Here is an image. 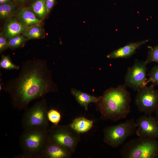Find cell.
<instances>
[{"label":"cell","instance_id":"1","mask_svg":"<svg viewBox=\"0 0 158 158\" xmlns=\"http://www.w3.org/2000/svg\"><path fill=\"white\" fill-rule=\"evenodd\" d=\"M20 69L17 76L7 81L2 88L9 95L15 108L26 109L33 100L57 91L45 60H28L23 63Z\"/></svg>","mask_w":158,"mask_h":158},{"label":"cell","instance_id":"2","mask_svg":"<svg viewBox=\"0 0 158 158\" xmlns=\"http://www.w3.org/2000/svg\"><path fill=\"white\" fill-rule=\"evenodd\" d=\"M131 95L124 84L105 90L96 103L100 119L116 121L125 118L130 110Z\"/></svg>","mask_w":158,"mask_h":158},{"label":"cell","instance_id":"3","mask_svg":"<svg viewBox=\"0 0 158 158\" xmlns=\"http://www.w3.org/2000/svg\"><path fill=\"white\" fill-rule=\"evenodd\" d=\"M47 130H24L19 140L22 153L15 158H40L42 151L48 140Z\"/></svg>","mask_w":158,"mask_h":158},{"label":"cell","instance_id":"4","mask_svg":"<svg viewBox=\"0 0 158 158\" xmlns=\"http://www.w3.org/2000/svg\"><path fill=\"white\" fill-rule=\"evenodd\" d=\"M120 154L123 158H158V141L138 137L125 144Z\"/></svg>","mask_w":158,"mask_h":158},{"label":"cell","instance_id":"5","mask_svg":"<svg viewBox=\"0 0 158 158\" xmlns=\"http://www.w3.org/2000/svg\"><path fill=\"white\" fill-rule=\"evenodd\" d=\"M47 105L45 99L37 101L31 107L26 109L23 115L21 124L24 130L48 129Z\"/></svg>","mask_w":158,"mask_h":158},{"label":"cell","instance_id":"6","mask_svg":"<svg viewBox=\"0 0 158 158\" xmlns=\"http://www.w3.org/2000/svg\"><path fill=\"white\" fill-rule=\"evenodd\" d=\"M137 128L133 118L116 125L107 127L103 130L104 142L113 148H117L135 133Z\"/></svg>","mask_w":158,"mask_h":158},{"label":"cell","instance_id":"7","mask_svg":"<svg viewBox=\"0 0 158 158\" xmlns=\"http://www.w3.org/2000/svg\"><path fill=\"white\" fill-rule=\"evenodd\" d=\"M47 132L50 140L75 152L80 140V134L69 125H53Z\"/></svg>","mask_w":158,"mask_h":158},{"label":"cell","instance_id":"8","mask_svg":"<svg viewBox=\"0 0 158 158\" xmlns=\"http://www.w3.org/2000/svg\"><path fill=\"white\" fill-rule=\"evenodd\" d=\"M135 103L139 111L150 115L158 108V90L150 85L138 90Z\"/></svg>","mask_w":158,"mask_h":158},{"label":"cell","instance_id":"9","mask_svg":"<svg viewBox=\"0 0 158 158\" xmlns=\"http://www.w3.org/2000/svg\"><path fill=\"white\" fill-rule=\"evenodd\" d=\"M147 70L145 61L135 60L133 65L127 70L124 84L135 91L147 86L149 82L146 78Z\"/></svg>","mask_w":158,"mask_h":158},{"label":"cell","instance_id":"10","mask_svg":"<svg viewBox=\"0 0 158 158\" xmlns=\"http://www.w3.org/2000/svg\"><path fill=\"white\" fill-rule=\"evenodd\" d=\"M136 122L135 133L138 137L158 139V123L156 117L151 115L142 116Z\"/></svg>","mask_w":158,"mask_h":158},{"label":"cell","instance_id":"11","mask_svg":"<svg viewBox=\"0 0 158 158\" xmlns=\"http://www.w3.org/2000/svg\"><path fill=\"white\" fill-rule=\"evenodd\" d=\"M72 153L67 148L48 140L40 158H70Z\"/></svg>","mask_w":158,"mask_h":158},{"label":"cell","instance_id":"12","mask_svg":"<svg viewBox=\"0 0 158 158\" xmlns=\"http://www.w3.org/2000/svg\"><path fill=\"white\" fill-rule=\"evenodd\" d=\"M148 41L147 40L129 43L116 49L108 54L109 59H126L130 57L141 46Z\"/></svg>","mask_w":158,"mask_h":158},{"label":"cell","instance_id":"13","mask_svg":"<svg viewBox=\"0 0 158 158\" xmlns=\"http://www.w3.org/2000/svg\"><path fill=\"white\" fill-rule=\"evenodd\" d=\"M16 18L28 27L40 25L42 21L39 20L28 6L19 7L17 12Z\"/></svg>","mask_w":158,"mask_h":158},{"label":"cell","instance_id":"14","mask_svg":"<svg viewBox=\"0 0 158 158\" xmlns=\"http://www.w3.org/2000/svg\"><path fill=\"white\" fill-rule=\"evenodd\" d=\"M28 28L16 17L11 18L6 24L4 32L8 40L16 36L23 34Z\"/></svg>","mask_w":158,"mask_h":158},{"label":"cell","instance_id":"15","mask_svg":"<svg viewBox=\"0 0 158 158\" xmlns=\"http://www.w3.org/2000/svg\"><path fill=\"white\" fill-rule=\"evenodd\" d=\"M71 92L77 102L86 111L88 110V106L90 103H96L101 97L91 95L73 88L71 89Z\"/></svg>","mask_w":158,"mask_h":158},{"label":"cell","instance_id":"16","mask_svg":"<svg viewBox=\"0 0 158 158\" xmlns=\"http://www.w3.org/2000/svg\"><path fill=\"white\" fill-rule=\"evenodd\" d=\"M94 122L84 117H80L74 119L69 125L78 133L87 132L93 126Z\"/></svg>","mask_w":158,"mask_h":158},{"label":"cell","instance_id":"17","mask_svg":"<svg viewBox=\"0 0 158 158\" xmlns=\"http://www.w3.org/2000/svg\"><path fill=\"white\" fill-rule=\"evenodd\" d=\"M28 7L41 21L47 16L46 0H32Z\"/></svg>","mask_w":158,"mask_h":158},{"label":"cell","instance_id":"18","mask_svg":"<svg viewBox=\"0 0 158 158\" xmlns=\"http://www.w3.org/2000/svg\"><path fill=\"white\" fill-rule=\"evenodd\" d=\"M19 7L13 1L0 5V19L10 18L15 13L17 12Z\"/></svg>","mask_w":158,"mask_h":158},{"label":"cell","instance_id":"19","mask_svg":"<svg viewBox=\"0 0 158 158\" xmlns=\"http://www.w3.org/2000/svg\"><path fill=\"white\" fill-rule=\"evenodd\" d=\"M23 34L29 40L43 38L45 33L43 27L37 25L28 27Z\"/></svg>","mask_w":158,"mask_h":158},{"label":"cell","instance_id":"20","mask_svg":"<svg viewBox=\"0 0 158 158\" xmlns=\"http://www.w3.org/2000/svg\"><path fill=\"white\" fill-rule=\"evenodd\" d=\"M28 40L23 34L13 37L8 40V47L11 49H15L22 47Z\"/></svg>","mask_w":158,"mask_h":158},{"label":"cell","instance_id":"21","mask_svg":"<svg viewBox=\"0 0 158 158\" xmlns=\"http://www.w3.org/2000/svg\"><path fill=\"white\" fill-rule=\"evenodd\" d=\"M1 68L7 70H19L20 67L13 63L10 56L8 55H3L0 61Z\"/></svg>","mask_w":158,"mask_h":158},{"label":"cell","instance_id":"22","mask_svg":"<svg viewBox=\"0 0 158 158\" xmlns=\"http://www.w3.org/2000/svg\"><path fill=\"white\" fill-rule=\"evenodd\" d=\"M47 116L49 121L54 125H58L61 118V113L58 110L53 109L48 110Z\"/></svg>","mask_w":158,"mask_h":158},{"label":"cell","instance_id":"23","mask_svg":"<svg viewBox=\"0 0 158 158\" xmlns=\"http://www.w3.org/2000/svg\"><path fill=\"white\" fill-rule=\"evenodd\" d=\"M145 61L147 65L152 62L158 63V44L150 49Z\"/></svg>","mask_w":158,"mask_h":158},{"label":"cell","instance_id":"24","mask_svg":"<svg viewBox=\"0 0 158 158\" xmlns=\"http://www.w3.org/2000/svg\"><path fill=\"white\" fill-rule=\"evenodd\" d=\"M148 80L150 82L151 85L154 87L158 86V65L155 66L151 69L148 74Z\"/></svg>","mask_w":158,"mask_h":158},{"label":"cell","instance_id":"25","mask_svg":"<svg viewBox=\"0 0 158 158\" xmlns=\"http://www.w3.org/2000/svg\"><path fill=\"white\" fill-rule=\"evenodd\" d=\"M4 32L0 33V52L2 53L8 47V40Z\"/></svg>","mask_w":158,"mask_h":158},{"label":"cell","instance_id":"26","mask_svg":"<svg viewBox=\"0 0 158 158\" xmlns=\"http://www.w3.org/2000/svg\"><path fill=\"white\" fill-rule=\"evenodd\" d=\"M56 0H46L47 16L49 14L55 6Z\"/></svg>","mask_w":158,"mask_h":158},{"label":"cell","instance_id":"27","mask_svg":"<svg viewBox=\"0 0 158 158\" xmlns=\"http://www.w3.org/2000/svg\"><path fill=\"white\" fill-rule=\"evenodd\" d=\"M31 0H13V1L19 7L25 6V5Z\"/></svg>","mask_w":158,"mask_h":158},{"label":"cell","instance_id":"28","mask_svg":"<svg viewBox=\"0 0 158 158\" xmlns=\"http://www.w3.org/2000/svg\"><path fill=\"white\" fill-rule=\"evenodd\" d=\"M13 1V0H0V5L8 3Z\"/></svg>","mask_w":158,"mask_h":158},{"label":"cell","instance_id":"29","mask_svg":"<svg viewBox=\"0 0 158 158\" xmlns=\"http://www.w3.org/2000/svg\"><path fill=\"white\" fill-rule=\"evenodd\" d=\"M156 114V119L157 120V121L158 123V108L156 110V111L155 112Z\"/></svg>","mask_w":158,"mask_h":158}]
</instances>
